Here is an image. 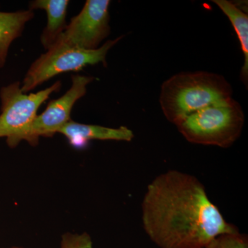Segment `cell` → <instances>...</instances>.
I'll return each mask as SVG.
<instances>
[{
    "instance_id": "30bf717a",
    "label": "cell",
    "mask_w": 248,
    "mask_h": 248,
    "mask_svg": "<svg viewBox=\"0 0 248 248\" xmlns=\"http://www.w3.org/2000/svg\"><path fill=\"white\" fill-rule=\"evenodd\" d=\"M33 11H0V68L4 67L12 42L22 35L26 24L34 17Z\"/></svg>"
},
{
    "instance_id": "7c38bea8",
    "label": "cell",
    "mask_w": 248,
    "mask_h": 248,
    "mask_svg": "<svg viewBox=\"0 0 248 248\" xmlns=\"http://www.w3.org/2000/svg\"><path fill=\"white\" fill-rule=\"evenodd\" d=\"M205 248H248L247 235L239 232L218 235Z\"/></svg>"
},
{
    "instance_id": "7a4b0ae2",
    "label": "cell",
    "mask_w": 248,
    "mask_h": 248,
    "mask_svg": "<svg viewBox=\"0 0 248 248\" xmlns=\"http://www.w3.org/2000/svg\"><path fill=\"white\" fill-rule=\"evenodd\" d=\"M232 93L231 84L221 75L182 72L163 83L159 103L166 120L178 125L197 111L231 99Z\"/></svg>"
},
{
    "instance_id": "8fae6325",
    "label": "cell",
    "mask_w": 248,
    "mask_h": 248,
    "mask_svg": "<svg viewBox=\"0 0 248 248\" xmlns=\"http://www.w3.org/2000/svg\"><path fill=\"white\" fill-rule=\"evenodd\" d=\"M220 10L226 15L234 28L244 56V66L241 71V79L248 87V15L239 6L228 0H213Z\"/></svg>"
},
{
    "instance_id": "6da1fadb",
    "label": "cell",
    "mask_w": 248,
    "mask_h": 248,
    "mask_svg": "<svg viewBox=\"0 0 248 248\" xmlns=\"http://www.w3.org/2000/svg\"><path fill=\"white\" fill-rule=\"evenodd\" d=\"M143 229L160 248H205L218 235L239 232L228 223L195 176L169 170L148 185Z\"/></svg>"
},
{
    "instance_id": "3957f363",
    "label": "cell",
    "mask_w": 248,
    "mask_h": 248,
    "mask_svg": "<svg viewBox=\"0 0 248 248\" xmlns=\"http://www.w3.org/2000/svg\"><path fill=\"white\" fill-rule=\"evenodd\" d=\"M244 124L242 108L231 98L197 111L177 127L190 143L226 148L240 138Z\"/></svg>"
},
{
    "instance_id": "4fadbf2b",
    "label": "cell",
    "mask_w": 248,
    "mask_h": 248,
    "mask_svg": "<svg viewBox=\"0 0 248 248\" xmlns=\"http://www.w3.org/2000/svg\"><path fill=\"white\" fill-rule=\"evenodd\" d=\"M60 248H93V241L90 235L67 233L62 237Z\"/></svg>"
},
{
    "instance_id": "52a82bcc",
    "label": "cell",
    "mask_w": 248,
    "mask_h": 248,
    "mask_svg": "<svg viewBox=\"0 0 248 248\" xmlns=\"http://www.w3.org/2000/svg\"><path fill=\"white\" fill-rule=\"evenodd\" d=\"M61 86L58 81L46 89L29 94L22 92L19 81L1 88L0 138L9 140L24 130L35 118L39 108Z\"/></svg>"
},
{
    "instance_id": "5b68a950",
    "label": "cell",
    "mask_w": 248,
    "mask_h": 248,
    "mask_svg": "<svg viewBox=\"0 0 248 248\" xmlns=\"http://www.w3.org/2000/svg\"><path fill=\"white\" fill-rule=\"evenodd\" d=\"M94 78L92 77L72 76V86L61 97L50 101L46 110L37 115L33 121L24 130L13 138L6 140L10 148H15L22 140L32 146L38 143L40 137H53L60 129L71 121L72 109L76 103L84 97L87 91L88 84Z\"/></svg>"
},
{
    "instance_id": "ba28073f",
    "label": "cell",
    "mask_w": 248,
    "mask_h": 248,
    "mask_svg": "<svg viewBox=\"0 0 248 248\" xmlns=\"http://www.w3.org/2000/svg\"><path fill=\"white\" fill-rule=\"evenodd\" d=\"M58 133L66 137L72 146L84 147L91 140H115L131 141L135 137L133 132L125 126L118 128H108L98 125H89L70 121Z\"/></svg>"
},
{
    "instance_id": "5bb4252c",
    "label": "cell",
    "mask_w": 248,
    "mask_h": 248,
    "mask_svg": "<svg viewBox=\"0 0 248 248\" xmlns=\"http://www.w3.org/2000/svg\"><path fill=\"white\" fill-rule=\"evenodd\" d=\"M21 248V247H12V248Z\"/></svg>"
},
{
    "instance_id": "9c48e42d",
    "label": "cell",
    "mask_w": 248,
    "mask_h": 248,
    "mask_svg": "<svg viewBox=\"0 0 248 248\" xmlns=\"http://www.w3.org/2000/svg\"><path fill=\"white\" fill-rule=\"evenodd\" d=\"M68 0H35L29 3V9L45 10L47 24L41 35V43L48 50L66 30V18Z\"/></svg>"
},
{
    "instance_id": "8992f818",
    "label": "cell",
    "mask_w": 248,
    "mask_h": 248,
    "mask_svg": "<svg viewBox=\"0 0 248 248\" xmlns=\"http://www.w3.org/2000/svg\"><path fill=\"white\" fill-rule=\"evenodd\" d=\"M110 4L109 0H87L52 47L99 48L101 42L110 35Z\"/></svg>"
},
{
    "instance_id": "277c9868",
    "label": "cell",
    "mask_w": 248,
    "mask_h": 248,
    "mask_svg": "<svg viewBox=\"0 0 248 248\" xmlns=\"http://www.w3.org/2000/svg\"><path fill=\"white\" fill-rule=\"evenodd\" d=\"M122 38L123 36H120L108 40L94 50L51 47L31 65L21 85L22 92L27 94L61 73L80 71L86 66L99 63L107 66L108 53Z\"/></svg>"
}]
</instances>
